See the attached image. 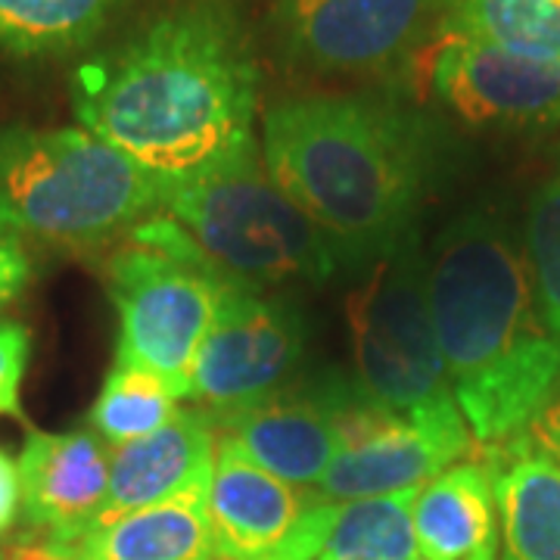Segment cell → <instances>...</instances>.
Masks as SVG:
<instances>
[{
  "label": "cell",
  "mask_w": 560,
  "mask_h": 560,
  "mask_svg": "<svg viewBox=\"0 0 560 560\" xmlns=\"http://www.w3.org/2000/svg\"><path fill=\"white\" fill-rule=\"evenodd\" d=\"M448 0H278L283 60L320 75L399 72L445 25Z\"/></svg>",
  "instance_id": "ba28073f"
},
{
  "label": "cell",
  "mask_w": 560,
  "mask_h": 560,
  "mask_svg": "<svg viewBox=\"0 0 560 560\" xmlns=\"http://www.w3.org/2000/svg\"><path fill=\"white\" fill-rule=\"evenodd\" d=\"M160 209L162 180L88 128H0V231L101 246Z\"/></svg>",
  "instance_id": "277c9868"
},
{
  "label": "cell",
  "mask_w": 560,
  "mask_h": 560,
  "mask_svg": "<svg viewBox=\"0 0 560 560\" xmlns=\"http://www.w3.org/2000/svg\"><path fill=\"white\" fill-rule=\"evenodd\" d=\"M415 560H423V558H415Z\"/></svg>",
  "instance_id": "f1b7e54d"
},
{
  "label": "cell",
  "mask_w": 560,
  "mask_h": 560,
  "mask_svg": "<svg viewBox=\"0 0 560 560\" xmlns=\"http://www.w3.org/2000/svg\"><path fill=\"white\" fill-rule=\"evenodd\" d=\"M3 560H72L66 551H60L57 545L44 541V545H16L7 555H0Z\"/></svg>",
  "instance_id": "83f0119b"
},
{
  "label": "cell",
  "mask_w": 560,
  "mask_h": 560,
  "mask_svg": "<svg viewBox=\"0 0 560 560\" xmlns=\"http://www.w3.org/2000/svg\"><path fill=\"white\" fill-rule=\"evenodd\" d=\"M411 526L423 560H495L499 504L486 460H458L423 482Z\"/></svg>",
  "instance_id": "e0dca14e"
},
{
  "label": "cell",
  "mask_w": 560,
  "mask_h": 560,
  "mask_svg": "<svg viewBox=\"0 0 560 560\" xmlns=\"http://www.w3.org/2000/svg\"><path fill=\"white\" fill-rule=\"evenodd\" d=\"M470 445L474 436L460 415L408 420L371 405L315 489L327 501L396 495L440 477Z\"/></svg>",
  "instance_id": "4fadbf2b"
},
{
  "label": "cell",
  "mask_w": 560,
  "mask_h": 560,
  "mask_svg": "<svg viewBox=\"0 0 560 560\" xmlns=\"http://www.w3.org/2000/svg\"><path fill=\"white\" fill-rule=\"evenodd\" d=\"M160 212L215 271L253 293L324 283L340 265L318 224L271 178L259 140L190 178L162 184Z\"/></svg>",
  "instance_id": "5b68a950"
},
{
  "label": "cell",
  "mask_w": 560,
  "mask_h": 560,
  "mask_svg": "<svg viewBox=\"0 0 560 560\" xmlns=\"http://www.w3.org/2000/svg\"><path fill=\"white\" fill-rule=\"evenodd\" d=\"M526 265L541 318L560 342V165L529 202Z\"/></svg>",
  "instance_id": "603a6c76"
},
{
  "label": "cell",
  "mask_w": 560,
  "mask_h": 560,
  "mask_svg": "<svg viewBox=\"0 0 560 560\" xmlns=\"http://www.w3.org/2000/svg\"><path fill=\"white\" fill-rule=\"evenodd\" d=\"M32 280V259L20 237L0 231V308L20 296Z\"/></svg>",
  "instance_id": "d4e9b609"
},
{
  "label": "cell",
  "mask_w": 560,
  "mask_h": 560,
  "mask_svg": "<svg viewBox=\"0 0 560 560\" xmlns=\"http://www.w3.org/2000/svg\"><path fill=\"white\" fill-rule=\"evenodd\" d=\"M209 486L101 523L60 551L72 560H215Z\"/></svg>",
  "instance_id": "ac0fdd59"
},
{
  "label": "cell",
  "mask_w": 560,
  "mask_h": 560,
  "mask_svg": "<svg viewBox=\"0 0 560 560\" xmlns=\"http://www.w3.org/2000/svg\"><path fill=\"white\" fill-rule=\"evenodd\" d=\"M259 147L271 178L318 224L340 265H374L418 231L442 153L436 121L389 91L271 103Z\"/></svg>",
  "instance_id": "7a4b0ae2"
},
{
  "label": "cell",
  "mask_w": 560,
  "mask_h": 560,
  "mask_svg": "<svg viewBox=\"0 0 560 560\" xmlns=\"http://www.w3.org/2000/svg\"><path fill=\"white\" fill-rule=\"evenodd\" d=\"M0 560H3V558H0Z\"/></svg>",
  "instance_id": "f546056e"
},
{
  "label": "cell",
  "mask_w": 560,
  "mask_h": 560,
  "mask_svg": "<svg viewBox=\"0 0 560 560\" xmlns=\"http://www.w3.org/2000/svg\"><path fill=\"white\" fill-rule=\"evenodd\" d=\"M418 97L477 128H541L560 119V66L508 54L442 25L399 69Z\"/></svg>",
  "instance_id": "9c48e42d"
},
{
  "label": "cell",
  "mask_w": 560,
  "mask_h": 560,
  "mask_svg": "<svg viewBox=\"0 0 560 560\" xmlns=\"http://www.w3.org/2000/svg\"><path fill=\"white\" fill-rule=\"evenodd\" d=\"M529 433H533V440L539 445L545 455H551V458L560 464V389L551 396V401L541 408V415L533 420V427H529Z\"/></svg>",
  "instance_id": "4316f807"
},
{
  "label": "cell",
  "mask_w": 560,
  "mask_h": 560,
  "mask_svg": "<svg viewBox=\"0 0 560 560\" xmlns=\"http://www.w3.org/2000/svg\"><path fill=\"white\" fill-rule=\"evenodd\" d=\"M128 237L106 268L119 312L116 361L150 371L187 399L194 361L237 283L202 259L194 241L162 212L140 221Z\"/></svg>",
  "instance_id": "8992f818"
},
{
  "label": "cell",
  "mask_w": 560,
  "mask_h": 560,
  "mask_svg": "<svg viewBox=\"0 0 560 560\" xmlns=\"http://www.w3.org/2000/svg\"><path fill=\"white\" fill-rule=\"evenodd\" d=\"M178 415V396L150 371L116 361L91 408V430L119 448L156 433Z\"/></svg>",
  "instance_id": "7402d4cb"
},
{
  "label": "cell",
  "mask_w": 560,
  "mask_h": 560,
  "mask_svg": "<svg viewBox=\"0 0 560 560\" xmlns=\"http://www.w3.org/2000/svg\"><path fill=\"white\" fill-rule=\"evenodd\" d=\"M427 293L470 436L499 445L529 430L558 393L560 342L508 228L492 212L452 221L427 253Z\"/></svg>",
  "instance_id": "3957f363"
},
{
  "label": "cell",
  "mask_w": 560,
  "mask_h": 560,
  "mask_svg": "<svg viewBox=\"0 0 560 560\" xmlns=\"http://www.w3.org/2000/svg\"><path fill=\"white\" fill-rule=\"evenodd\" d=\"M22 511V480L20 464L0 448V536L13 529Z\"/></svg>",
  "instance_id": "484cf974"
},
{
  "label": "cell",
  "mask_w": 560,
  "mask_h": 560,
  "mask_svg": "<svg viewBox=\"0 0 560 560\" xmlns=\"http://www.w3.org/2000/svg\"><path fill=\"white\" fill-rule=\"evenodd\" d=\"M495 482L501 560H560V464L523 430L486 460Z\"/></svg>",
  "instance_id": "2e32d148"
},
{
  "label": "cell",
  "mask_w": 560,
  "mask_h": 560,
  "mask_svg": "<svg viewBox=\"0 0 560 560\" xmlns=\"http://www.w3.org/2000/svg\"><path fill=\"white\" fill-rule=\"evenodd\" d=\"M445 25L526 60L560 66V0H448Z\"/></svg>",
  "instance_id": "44dd1931"
},
{
  "label": "cell",
  "mask_w": 560,
  "mask_h": 560,
  "mask_svg": "<svg viewBox=\"0 0 560 560\" xmlns=\"http://www.w3.org/2000/svg\"><path fill=\"white\" fill-rule=\"evenodd\" d=\"M72 101L156 180L190 178L256 140V47L234 0H172L81 66Z\"/></svg>",
  "instance_id": "6da1fadb"
},
{
  "label": "cell",
  "mask_w": 560,
  "mask_h": 560,
  "mask_svg": "<svg viewBox=\"0 0 560 560\" xmlns=\"http://www.w3.org/2000/svg\"><path fill=\"white\" fill-rule=\"evenodd\" d=\"M32 359V334L20 320H0V418H22V381Z\"/></svg>",
  "instance_id": "cb8c5ba5"
},
{
  "label": "cell",
  "mask_w": 560,
  "mask_h": 560,
  "mask_svg": "<svg viewBox=\"0 0 560 560\" xmlns=\"http://www.w3.org/2000/svg\"><path fill=\"white\" fill-rule=\"evenodd\" d=\"M352 330L355 386L393 418L460 415L427 293V253L420 234L371 265V275L346 302Z\"/></svg>",
  "instance_id": "52a82bcc"
},
{
  "label": "cell",
  "mask_w": 560,
  "mask_h": 560,
  "mask_svg": "<svg viewBox=\"0 0 560 560\" xmlns=\"http://www.w3.org/2000/svg\"><path fill=\"white\" fill-rule=\"evenodd\" d=\"M368 399L355 381L315 377L287 383L246 408L219 415L215 433L234 442L246 458L293 486H318L352 440V427Z\"/></svg>",
  "instance_id": "7c38bea8"
},
{
  "label": "cell",
  "mask_w": 560,
  "mask_h": 560,
  "mask_svg": "<svg viewBox=\"0 0 560 560\" xmlns=\"http://www.w3.org/2000/svg\"><path fill=\"white\" fill-rule=\"evenodd\" d=\"M418 489H405L383 499L340 501L312 560H415L418 541L411 526V508Z\"/></svg>",
  "instance_id": "ffe728a7"
},
{
  "label": "cell",
  "mask_w": 560,
  "mask_h": 560,
  "mask_svg": "<svg viewBox=\"0 0 560 560\" xmlns=\"http://www.w3.org/2000/svg\"><path fill=\"white\" fill-rule=\"evenodd\" d=\"M128 0H0V54L22 62L72 57L119 20Z\"/></svg>",
  "instance_id": "d6986e66"
},
{
  "label": "cell",
  "mask_w": 560,
  "mask_h": 560,
  "mask_svg": "<svg viewBox=\"0 0 560 560\" xmlns=\"http://www.w3.org/2000/svg\"><path fill=\"white\" fill-rule=\"evenodd\" d=\"M340 501L280 480L234 442H215L209 521L215 560H312Z\"/></svg>",
  "instance_id": "8fae6325"
},
{
  "label": "cell",
  "mask_w": 560,
  "mask_h": 560,
  "mask_svg": "<svg viewBox=\"0 0 560 560\" xmlns=\"http://www.w3.org/2000/svg\"><path fill=\"white\" fill-rule=\"evenodd\" d=\"M109 445L94 430H28L20 455L22 511L47 529L50 545L69 548L101 517L109 492Z\"/></svg>",
  "instance_id": "5bb4252c"
},
{
  "label": "cell",
  "mask_w": 560,
  "mask_h": 560,
  "mask_svg": "<svg viewBox=\"0 0 560 560\" xmlns=\"http://www.w3.org/2000/svg\"><path fill=\"white\" fill-rule=\"evenodd\" d=\"M215 442L219 433L209 411L178 408V415L156 433L113 448L109 492L94 526L165 499H175L190 486L212 480Z\"/></svg>",
  "instance_id": "9a60e30c"
},
{
  "label": "cell",
  "mask_w": 560,
  "mask_h": 560,
  "mask_svg": "<svg viewBox=\"0 0 560 560\" xmlns=\"http://www.w3.org/2000/svg\"><path fill=\"white\" fill-rule=\"evenodd\" d=\"M308 346V318L287 296L231 287L190 374V396L212 418L290 383Z\"/></svg>",
  "instance_id": "30bf717a"
}]
</instances>
